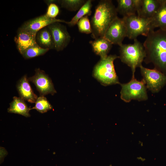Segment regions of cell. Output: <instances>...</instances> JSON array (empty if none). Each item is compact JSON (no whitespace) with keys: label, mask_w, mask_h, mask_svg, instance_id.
Returning a JSON list of instances; mask_svg holds the SVG:
<instances>
[{"label":"cell","mask_w":166,"mask_h":166,"mask_svg":"<svg viewBox=\"0 0 166 166\" xmlns=\"http://www.w3.org/2000/svg\"><path fill=\"white\" fill-rule=\"evenodd\" d=\"M146 53L144 61L166 75V30L151 31L143 44Z\"/></svg>","instance_id":"obj_1"},{"label":"cell","mask_w":166,"mask_h":166,"mask_svg":"<svg viewBox=\"0 0 166 166\" xmlns=\"http://www.w3.org/2000/svg\"><path fill=\"white\" fill-rule=\"evenodd\" d=\"M116 8L111 0L100 1L95 7L90 23L91 37L95 39L104 36L113 21L117 16Z\"/></svg>","instance_id":"obj_2"},{"label":"cell","mask_w":166,"mask_h":166,"mask_svg":"<svg viewBox=\"0 0 166 166\" xmlns=\"http://www.w3.org/2000/svg\"><path fill=\"white\" fill-rule=\"evenodd\" d=\"M132 44H123L120 46L119 58L121 61L131 68L132 77L136 68L140 67L146 56L145 49L142 44L137 39L134 40Z\"/></svg>","instance_id":"obj_3"},{"label":"cell","mask_w":166,"mask_h":166,"mask_svg":"<svg viewBox=\"0 0 166 166\" xmlns=\"http://www.w3.org/2000/svg\"><path fill=\"white\" fill-rule=\"evenodd\" d=\"M117 58L119 57L116 55H108L105 58H101L95 66L93 75L103 85L120 84L113 64L114 61Z\"/></svg>","instance_id":"obj_4"},{"label":"cell","mask_w":166,"mask_h":166,"mask_svg":"<svg viewBox=\"0 0 166 166\" xmlns=\"http://www.w3.org/2000/svg\"><path fill=\"white\" fill-rule=\"evenodd\" d=\"M127 32V37L131 39H136L140 35L147 37L154 30L152 28L151 19L139 17L136 14L123 17Z\"/></svg>","instance_id":"obj_5"},{"label":"cell","mask_w":166,"mask_h":166,"mask_svg":"<svg viewBox=\"0 0 166 166\" xmlns=\"http://www.w3.org/2000/svg\"><path fill=\"white\" fill-rule=\"evenodd\" d=\"M120 84L121 87V98L124 102L129 103L132 100L140 101L148 99L147 88L142 79L139 81L135 77H132L128 83Z\"/></svg>","instance_id":"obj_6"},{"label":"cell","mask_w":166,"mask_h":166,"mask_svg":"<svg viewBox=\"0 0 166 166\" xmlns=\"http://www.w3.org/2000/svg\"><path fill=\"white\" fill-rule=\"evenodd\" d=\"M142 80L147 89L152 93L159 92L166 84V75L153 69L146 68L142 65L140 67Z\"/></svg>","instance_id":"obj_7"},{"label":"cell","mask_w":166,"mask_h":166,"mask_svg":"<svg viewBox=\"0 0 166 166\" xmlns=\"http://www.w3.org/2000/svg\"><path fill=\"white\" fill-rule=\"evenodd\" d=\"M60 23L54 22L47 26L51 34L54 49L58 51L65 48L71 39V36L66 27Z\"/></svg>","instance_id":"obj_8"},{"label":"cell","mask_w":166,"mask_h":166,"mask_svg":"<svg viewBox=\"0 0 166 166\" xmlns=\"http://www.w3.org/2000/svg\"><path fill=\"white\" fill-rule=\"evenodd\" d=\"M34 76L28 78L29 81L34 83L40 96L48 94L54 95L56 93L51 79L45 72L39 68L35 70Z\"/></svg>","instance_id":"obj_9"},{"label":"cell","mask_w":166,"mask_h":166,"mask_svg":"<svg viewBox=\"0 0 166 166\" xmlns=\"http://www.w3.org/2000/svg\"><path fill=\"white\" fill-rule=\"evenodd\" d=\"M113 44L119 46L127 37L126 28L122 18L117 16L111 22L104 36Z\"/></svg>","instance_id":"obj_10"},{"label":"cell","mask_w":166,"mask_h":166,"mask_svg":"<svg viewBox=\"0 0 166 166\" xmlns=\"http://www.w3.org/2000/svg\"><path fill=\"white\" fill-rule=\"evenodd\" d=\"M64 20L48 17L45 14L25 22L18 30L37 34L40 30L54 22H64Z\"/></svg>","instance_id":"obj_11"},{"label":"cell","mask_w":166,"mask_h":166,"mask_svg":"<svg viewBox=\"0 0 166 166\" xmlns=\"http://www.w3.org/2000/svg\"><path fill=\"white\" fill-rule=\"evenodd\" d=\"M37 34L28 31L18 30L14 41L17 49L22 55L27 49L39 45L36 40Z\"/></svg>","instance_id":"obj_12"},{"label":"cell","mask_w":166,"mask_h":166,"mask_svg":"<svg viewBox=\"0 0 166 166\" xmlns=\"http://www.w3.org/2000/svg\"><path fill=\"white\" fill-rule=\"evenodd\" d=\"M163 0H140L137 11L140 17L151 19L157 11Z\"/></svg>","instance_id":"obj_13"},{"label":"cell","mask_w":166,"mask_h":166,"mask_svg":"<svg viewBox=\"0 0 166 166\" xmlns=\"http://www.w3.org/2000/svg\"><path fill=\"white\" fill-rule=\"evenodd\" d=\"M29 81L26 75L23 76L17 84V89L20 98L30 103H34L38 97L34 93Z\"/></svg>","instance_id":"obj_14"},{"label":"cell","mask_w":166,"mask_h":166,"mask_svg":"<svg viewBox=\"0 0 166 166\" xmlns=\"http://www.w3.org/2000/svg\"><path fill=\"white\" fill-rule=\"evenodd\" d=\"M93 50L96 54L99 56L101 58L107 57L111 49L113 44L104 37L95 39L89 42Z\"/></svg>","instance_id":"obj_15"},{"label":"cell","mask_w":166,"mask_h":166,"mask_svg":"<svg viewBox=\"0 0 166 166\" xmlns=\"http://www.w3.org/2000/svg\"><path fill=\"white\" fill-rule=\"evenodd\" d=\"M140 0H118L116 8L117 13L123 17L136 14Z\"/></svg>","instance_id":"obj_16"},{"label":"cell","mask_w":166,"mask_h":166,"mask_svg":"<svg viewBox=\"0 0 166 166\" xmlns=\"http://www.w3.org/2000/svg\"><path fill=\"white\" fill-rule=\"evenodd\" d=\"M10 105L7 109L8 113L19 114L26 117H30L29 112L31 108L28 107L24 100L20 97H13Z\"/></svg>","instance_id":"obj_17"},{"label":"cell","mask_w":166,"mask_h":166,"mask_svg":"<svg viewBox=\"0 0 166 166\" xmlns=\"http://www.w3.org/2000/svg\"><path fill=\"white\" fill-rule=\"evenodd\" d=\"M36 40L41 47L49 49H54V45L51 34L47 26L39 30L37 33Z\"/></svg>","instance_id":"obj_18"},{"label":"cell","mask_w":166,"mask_h":166,"mask_svg":"<svg viewBox=\"0 0 166 166\" xmlns=\"http://www.w3.org/2000/svg\"><path fill=\"white\" fill-rule=\"evenodd\" d=\"M153 29L156 27L166 30V0H163L157 11L151 19Z\"/></svg>","instance_id":"obj_19"},{"label":"cell","mask_w":166,"mask_h":166,"mask_svg":"<svg viewBox=\"0 0 166 166\" xmlns=\"http://www.w3.org/2000/svg\"><path fill=\"white\" fill-rule=\"evenodd\" d=\"M92 6V0L86 1L85 3L78 10L76 15L69 22H66V23L70 26H73L76 24L78 21L85 16H90L92 13L91 8Z\"/></svg>","instance_id":"obj_20"},{"label":"cell","mask_w":166,"mask_h":166,"mask_svg":"<svg viewBox=\"0 0 166 166\" xmlns=\"http://www.w3.org/2000/svg\"><path fill=\"white\" fill-rule=\"evenodd\" d=\"M34 107L31 108L35 109L41 113H44L52 109L53 107L45 96H40L38 97Z\"/></svg>","instance_id":"obj_21"},{"label":"cell","mask_w":166,"mask_h":166,"mask_svg":"<svg viewBox=\"0 0 166 166\" xmlns=\"http://www.w3.org/2000/svg\"><path fill=\"white\" fill-rule=\"evenodd\" d=\"M49 50L42 48L39 45L34 46L26 49L22 55L24 59H28L43 55Z\"/></svg>","instance_id":"obj_22"},{"label":"cell","mask_w":166,"mask_h":166,"mask_svg":"<svg viewBox=\"0 0 166 166\" xmlns=\"http://www.w3.org/2000/svg\"><path fill=\"white\" fill-rule=\"evenodd\" d=\"M86 1L84 0H58L61 7L70 11L78 10L85 3Z\"/></svg>","instance_id":"obj_23"},{"label":"cell","mask_w":166,"mask_h":166,"mask_svg":"<svg viewBox=\"0 0 166 166\" xmlns=\"http://www.w3.org/2000/svg\"><path fill=\"white\" fill-rule=\"evenodd\" d=\"M77 24L80 32L87 34L92 33L91 23L88 16H85L81 18Z\"/></svg>","instance_id":"obj_24"},{"label":"cell","mask_w":166,"mask_h":166,"mask_svg":"<svg viewBox=\"0 0 166 166\" xmlns=\"http://www.w3.org/2000/svg\"><path fill=\"white\" fill-rule=\"evenodd\" d=\"M54 0L48 1L46 2L48 5L46 15L49 18H56L59 12V9L58 6L55 3Z\"/></svg>","instance_id":"obj_25"}]
</instances>
